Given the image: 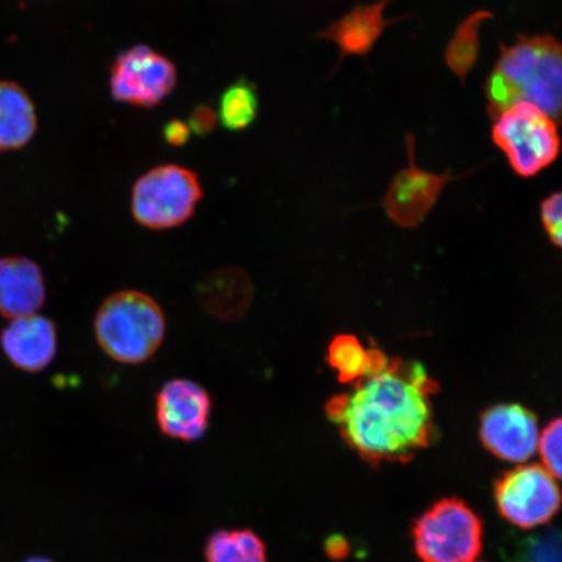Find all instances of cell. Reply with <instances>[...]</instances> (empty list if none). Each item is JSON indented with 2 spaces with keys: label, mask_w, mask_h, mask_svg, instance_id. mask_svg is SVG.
<instances>
[{
  "label": "cell",
  "mask_w": 562,
  "mask_h": 562,
  "mask_svg": "<svg viewBox=\"0 0 562 562\" xmlns=\"http://www.w3.org/2000/svg\"><path fill=\"white\" fill-rule=\"evenodd\" d=\"M24 562H53L52 560L45 559V558H32L30 560H26Z\"/></svg>",
  "instance_id": "obj_26"
},
{
  "label": "cell",
  "mask_w": 562,
  "mask_h": 562,
  "mask_svg": "<svg viewBox=\"0 0 562 562\" xmlns=\"http://www.w3.org/2000/svg\"><path fill=\"white\" fill-rule=\"evenodd\" d=\"M37 131V114L26 91L15 82L0 81V151L18 150Z\"/></svg>",
  "instance_id": "obj_16"
},
{
  "label": "cell",
  "mask_w": 562,
  "mask_h": 562,
  "mask_svg": "<svg viewBox=\"0 0 562 562\" xmlns=\"http://www.w3.org/2000/svg\"><path fill=\"white\" fill-rule=\"evenodd\" d=\"M46 300V283L40 266L31 259H0V315L18 319L37 314Z\"/></svg>",
  "instance_id": "obj_14"
},
{
  "label": "cell",
  "mask_w": 562,
  "mask_h": 562,
  "mask_svg": "<svg viewBox=\"0 0 562 562\" xmlns=\"http://www.w3.org/2000/svg\"><path fill=\"white\" fill-rule=\"evenodd\" d=\"M492 140L519 178H536L559 158L558 123L529 102L503 112L492 126Z\"/></svg>",
  "instance_id": "obj_5"
},
{
  "label": "cell",
  "mask_w": 562,
  "mask_h": 562,
  "mask_svg": "<svg viewBox=\"0 0 562 562\" xmlns=\"http://www.w3.org/2000/svg\"><path fill=\"white\" fill-rule=\"evenodd\" d=\"M435 390L420 364L393 361L357 381L353 392L334 397L327 413L363 459L406 461L430 442Z\"/></svg>",
  "instance_id": "obj_1"
},
{
  "label": "cell",
  "mask_w": 562,
  "mask_h": 562,
  "mask_svg": "<svg viewBox=\"0 0 562 562\" xmlns=\"http://www.w3.org/2000/svg\"><path fill=\"white\" fill-rule=\"evenodd\" d=\"M502 54L484 82L487 112L496 121L519 102H529L560 122L562 58L560 42L553 35L526 37L515 44H501Z\"/></svg>",
  "instance_id": "obj_2"
},
{
  "label": "cell",
  "mask_w": 562,
  "mask_h": 562,
  "mask_svg": "<svg viewBox=\"0 0 562 562\" xmlns=\"http://www.w3.org/2000/svg\"><path fill=\"white\" fill-rule=\"evenodd\" d=\"M213 400L199 383L172 379L157 396V422L166 437L195 441L209 430Z\"/></svg>",
  "instance_id": "obj_10"
},
{
  "label": "cell",
  "mask_w": 562,
  "mask_h": 562,
  "mask_svg": "<svg viewBox=\"0 0 562 562\" xmlns=\"http://www.w3.org/2000/svg\"><path fill=\"white\" fill-rule=\"evenodd\" d=\"M495 502L508 522L519 529H536L550 522L560 509L558 480L542 465L518 467L496 482Z\"/></svg>",
  "instance_id": "obj_7"
},
{
  "label": "cell",
  "mask_w": 562,
  "mask_h": 562,
  "mask_svg": "<svg viewBox=\"0 0 562 562\" xmlns=\"http://www.w3.org/2000/svg\"><path fill=\"white\" fill-rule=\"evenodd\" d=\"M412 537L422 562H476L483 522L465 502L448 497L416 519Z\"/></svg>",
  "instance_id": "obj_4"
},
{
  "label": "cell",
  "mask_w": 562,
  "mask_h": 562,
  "mask_svg": "<svg viewBox=\"0 0 562 562\" xmlns=\"http://www.w3.org/2000/svg\"><path fill=\"white\" fill-rule=\"evenodd\" d=\"M391 2L392 0H381L370 5H357L346 16L315 35L316 38L333 41L339 47L340 58L337 67L341 66L348 56H367L382 37L386 26L406 19L384 18L385 7Z\"/></svg>",
  "instance_id": "obj_13"
},
{
  "label": "cell",
  "mask_w": 562,
  "mask_h": 562,
  "mask_svg": "<svg viewBox=\"0 0 562 562\" xmlns=\"http://www.w3.org/2000/svg\"><path fill=\"white\" fill-rule=\"evenodd\" d=\"M561 440L562 425L561 419H554L548 425L543 432L539 435L538 451L542 457L543 468L557 480L561 477Z\"/></svg>",
  "instance_id": "obj_22"
},
{
  "label": "cell",
  "mask_w": 562,
  "mask_h": 562,
  "mask_svg": "<svg viewBox=\"0 0 562 562\" xmlns=\"http://www.w3.org/2000/svg\"><path fill=\"white\" fill-rule=\"evenodd\" d=\"M516 562H560L559 532H547L524 540L517 550Z\"/></svg>",
  "instance_id": "obj_21"
},
{
  "label": "cell",
  "mask_w": 562,
  "mask_h": 562,
  "mask_svg": "<svg viewBox=\"0 0 562 562\" xmlns=\"http://www.w3.org/2000/svg\"><path fill=\"white\" fill-rule=\"evenodd\" d=\"M494 18L487 10L476 11L457 27L447 46L446 63L449 69L465 83L467 77L476 65L481 50V27Z\"/></svg>",
  "instance_id": "obj_18"
},
{
  "label": "cell",
  "mask_w": 562,
  "mask_h": 562,
  "mask_svg": "<svg viewBox=\"0 0 562 562\" xmlns=\"http://www.w3.org/2000/svg\"><path fill=\"white\" fill-rule=\"evenodd\" d=\"M259 101L255 86L240 80L224 91L221 98L220 119L224 128L241 131L256 121Z\"/></svg>",
  "instance_id": "obj_20"
},
{
  "label": "cell",
  "mask_w": 562,
  "mask_h": 562,
  "mask_svg": "<svg viewBox=\"0 0 562 562\" xmlns=\"http://www.w3.org/2000/svg\"><path fill=\"white\" fill-rule=\"evenodd\" d=\"M178 83V70L165 55L137 45L117 56L111 68L110 88L114 100L136 108H156Z\"/></svg>",
  "instance_id": "obj_8"
},
{
  "label": "cell",
  "mask_w": 562,
  "mask_h": 562,
  "mask_svg": "<svg viewBox=\"0 0 562 562\" xmlns=\"http://www.w3.org/2000/svg\"><path fill=\"white\" fill-rule=\"evenodd\" d=\"M409 167L393 178L386 191L383 207L393 223L403 228H416L437 205L440 194L449 182L457 179L451 170L446 173H432L420 170L414 160L416 140L412 135L405 137Z\"/></svg>",
  "instance_id": "obj_9"
},
{
  "label": "cell",
  "mask_w": 562,
  "mask_h": 562,
  "mask_svg": "<svg viewBox=\"0 0 562 562\" xmlns=\"http://www.w3.org/2000/svg\"><path fill=\"white\" fill-rule=\"evenodd\" d=\"M543 227L552 244L560 246L562 240V196L560 192L553 193L540 206Z\"/></svg>",
  "instance_id": "obj_23"
},
{
  "label": "cell",
  "mask_w": 562,
  "mask_h": 562,
  "mask_svg": "<svg viewBox=\"0 0 562 562\" xmlns=\"http://www.w3.org/2000/svg\"><path fill=\"white\" fill-rule=\"evenodd\" d=\"M206 562H267L263 540L251 530H222L210 537Z\"/></svg>",
  "instance_id": "obj_19"
},
{
  "label": "cell",
  "mask_w": 562,
  "mask_h": 562,
  "mask_svg": "<svg viewBox=\"0 0 562 562\" xmlns=\"http://www.w3.org/2000/svg\"><path fill=\"white\" fill-rule=\"evenodd\" d=\"M217 121L220 119H217L215 111L206 104H201L193 110L188 126L195 135L207 136L215 130Z\"/></svg>",
  "instance_id": "obj_24"
},
{
  "label": "cell",
  "mask_w": 562,
  "mask_h": 562,
  "mask_svg": "<svg viewBox=\"0 0 562 562\" xmlns=\"http://www.w3.org/2000/svg\"><path fill=\"white\" fill-rule=\"evenodd\" d=\"M164 136L168 144L172 146H184L189 136H191V130L187 123L181 121H172L167 123L164 130Z\"/></svg>",
  "instance_id": "obj_25"
},
{
  "label": "cell",
  "mask_w": 562,
  "mask_h": 562,
  "mask_svg": "<svg viewBox=\"0 0 562 562\" xmlns=\"http://www.w3.org/2000/svg\"><path fill=\"white\" fill-rule=\"evenodd\" d=\"M0 344L13 367L26 372L45 370L58 350L55 323L38 314L12 319L3 329Z\"/></svg>",
  "instance_id": "obj_12"
},
{
  "label": "cell",
  "mask_w": 562,
  "mask_h": 562,
  "mask_svg": "<svg viewBox=\"0 0 562 562\" xmlns=\"http://www.w3.org/2000/svg\"><path fill=\"white\" fill-rule=\"evenodd\" d=\"M481 440L497 459L522 463L538 451L537 417L516 404L496 405L483 414Z\"/></svg>",
  "instance_id": "obj_11"
},
{
  "label": "cell",
  "mask_w": 562,
  "mask_h": 562,
  "mask_svg": "<svg viewBox=\"0 0 562 562\" xmlns=\"http://www.w3.org/2000/svg\"><path fill=\"white\" fill-rule=\"evenodd\" d=\"M251 281L238 267L217 270L199 286L203 311L222 322H235L248 312L252 299Z\"/></svg>",
  "instance_id": "obj_15"
},
{
  "label": "cell",
  "mask_w": 562,
  "mask_h": 562,
  "mask_svg": "<svg viewBox=\"0 0 562 562\" xmlns=\"http://www.w3.org/2000/svg\"><path fill=\"white\" fill-rule=\"evenodd\" d=\"M195 172L178 165L153 168L133 188L131 209L135 220L149 229H171L187 223L202 199Z\"/></svg>",
  "instance_id": "obj_6"
},
{
  "label": "cell",
  "mask_w": 562,
  "mask_h": 562,
  "mask_svg": "<svg viewBox=\"0 0 562 562\" xmlns=\"http://www.w3.org/2000/svg\"><path fill=\"white\" fill-rule=\"evenodd\" d=\"M328 360L344 383L360 381L370 372L389 363L381 351L364 349L362 344L350 335L335 337L328 349Z\"/></svg>",
  "instance_id": "obj_17"
},
{
  "label": "cell",
  "mask_w": 562,
  "mask_h": 562,
  "mask_svg": "<svg viewBox=\"0 0 562 562\" xmlns=\"http://www.w3.org/2000/svg\"><path fill=\"white\" fill-rule=\"evenodd\" d=\"M95 339L105 355L124 364L143 363L157 353L166 335L164 308L149 294L122 291L98 308Z\"/></svg>",
  "instance_id": "obj_3"
}]
</instances>
